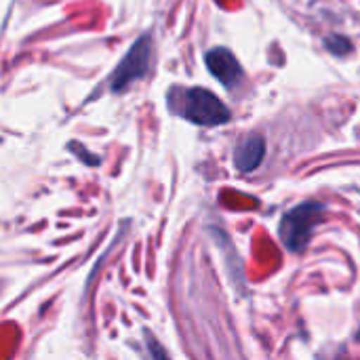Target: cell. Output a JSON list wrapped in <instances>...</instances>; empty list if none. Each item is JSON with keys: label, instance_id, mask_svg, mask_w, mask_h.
Returning a JSON list of instances; mask_svg holds the SVG:
<instances>
[{"label": "cell", "instance_id": "cell-2", "mask_svg": "<svg viewBox=\"0 0 360 360\" xmlns=\"http://www.w3.org/2000/svg\"><path fill=\"white\" fill-rule=\"evenodd\" d=\"M323 213H325V207L314 200L302 202L295 209H291L289 213H285L281 228H278V234H281V240L285 243V247L291 251L306 249L314 228L323 221Z\"/></svg>", "mask_w": 360, "mask_h": 360}, {"label": "cell", "instance_id": "cell-3", "mask_svg": "<svg viewBox=\"0 0 360 360\" xmlns=\"http://www.w3.org/2000/svg\"><path fill=\"white\" fill-rule=\"evenodd\" d=\"M150 57H152V42H150V36L146 34L131 46V51L122 57L118 68L112 72L110 89L114 93H120L127 86H131L135 80L143 78L150 68Z\"/></svg>", "mask_w": 360, "mask_h": 360}, {"label": "cell", "instance_id": "cell-7", "mask_svg": "<svg viewBox=\"0 0 360 360\" xmlns=\"http://www.w3.org/2000/svg\"><path fill=\"white\" fill-rule=\"evenodd\" d=\"M146 340H148V350H150V356L152 360H171V356L167 354V350L156 342V338H152L150 333L146 335Z\"/></svg>", "mask_w": 360, "mask_h": 360}, {"label": "cell", "instance_id": "cell-5", "mask_svg": "<svg viewBox=\"0 0 360 360\" xmlns=\"http://www.w3.org/2000/svg\"><path fill=\"white\" fill-rule=\"evenodd\" d=\"M264 156H266V139L262 135H249L238 143L234 152V165L238 171L251 173L262 165Z\"/></svg>", "mask_w": 360, "mask_h": 360}, {"label": "cell", "instance_id": "cell-6", "mask_svg": "<svg viewBox=\"0 0 360 360\" xmlns=\"http://www.w3.org/2000/svg\"><path fill=\"white\" fill-rule=\"evenodd\" d=\"M325 46H327L329 53H333V55H338V57H342V55H346V53L352 51V42H350L346 36H338V34L327 36V38H325Z\"/></svg>", "mask_w": 360, "mask_h": 360}, {"label": "cell", "instance_id": "cell-1", "mask_svg": "<svg viewBox=\"0 0 360 360\" xmlns=\"http://www.w3.org/2000/svg\"><path fill=\"white\" fill-rule=\"evenodd\" d=\"M169 108L181 118L200 127H219L230 120V110L207 89L175 86L167 95Z\"/></svg>", "mask_w": 360, "mask_h": 360}, {"label": "cell", "instance_id": "cell-4", "mask_svg": "<svg viewBox=\"0 0 360 360\" xmlns=\"http://www.w3.org/2000/svg\"><path fill=\"white\" fill-rule=\"evenodd\" d=\"M205 61H207L209 72H211L224 86H228V89H234V86L243 80V76H245V72H243L238 59H236L228 49H224V46L211 49V51L205 55Z\"/></svg>", "mask_w": 360, "mask_h": 360}]
</instances>
